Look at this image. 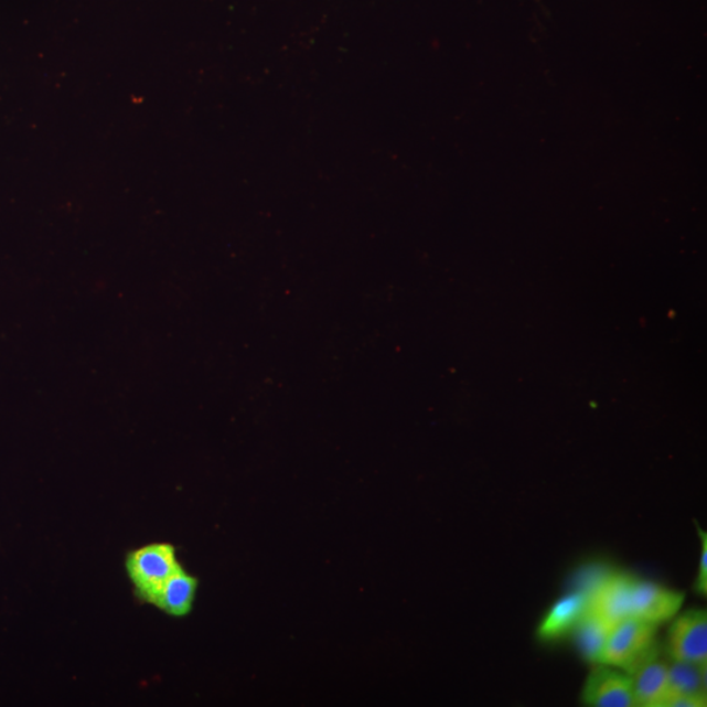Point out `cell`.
<instances>
[{"label": "cell", "mask_w": 707, "mask_h": 707, "mask_svg": "<svg viewBox=\"0 0 707 707\" xmlns=\"http://www.w3.org/2000/svg\"><path fill=\"white\" fill-rule=\"evenodd\" d=\"M668 651L674 662L707 666V612L689 609L677 615L668 634Z\"/></svg>", "instance_id": "obj_4"}, {"label": "cell", "mask_w": 707, "mask_h": 707, "mask_svg": "<svg viewBox=\"0 0 707 707\" xmlns=\"http://www.w3.org/2000/svg\"><path fill=\"white\" fill-rule=\"evenodd\" d=\"M656 626L634 618L619 622L608 636L600 663L629 674L655 650Z\"/></svg>", "instance_id": "obj_2"}, {"label": "cell", "mask_w": 707, "mask_h": 707, "mask_svg": "<svg viewBox=\"0 0 707 707\" xmlns=\"http://www.w3.org/2000/svg\"><path fill=\"white\" fill-rule=\"evenodd\" d=\"M668 669V664L661 661L653 651L630 672L636 706H664L669 695Z\"/></svg>", "instance_id": "obj_7"}, {"label": "cell", "mask_w": 707, "mask_h": 707, "mask_svg": "<svg viewBox=\"0 0 707 707\" xmlns=\"http://www.w3.org/2000/svg\"><path fill=\"white\" fill-rule=\"evenodd\" d=\"M588 675L583 703L593 707H634L636 706L632 677L615 671L612 666L600 663Z\"/></svg>", "instance_id": "obj_5"}, {"label": "cell", "mask_w": 707, "mask_h": 707, "mask_svg": "<svg viewBox=\"0 0 707 707\" xmlns=\"http://www.w3.org/2000/svg\"><path fill=\"white\" fill-rule=\"evenodd\" d=\"M684 599L683 592L635 578L632 591V618L657 625L660 622L674 619L681 612Z\"/></svg>", "instance_id": "obj_6"}, {"label": "cell", "mask_w": 707, "mask_h": 707, "mask_svg": "<svg viewBox=\"0 0 707 707\" xmlns=\"http://www.w3.org/2000/svg\"><path fill=\"white\" fill-rule=\"evenodd\" d=\"M613 628L606 624L593 615L591 612H586L583 618L578 621L576 628L572 629L576 635L577 647L585 660L600 663L601 654L606 647L609 634Z\"/></svg>", "instance_id": "obj_10"}, {"label": "cell", "mask_w": 707, "mask_h": 707, "mask_svg": "<svg viewBox=\"0 0 707 707\" xmlns=\"http://www.w3.org/2000/svg\"><path fill=\"white\" fill-rule=\"evenodd\" d=\"M699 538H701V557H699L696 591L706 597L707 594V535L701 527L697 526Z\"/></svg>", "instance_id": "obj_12"}, {"label": "cell", "mask_w": 707, "mask_h": 707, "mask_svg": "<svg viewBox=\"0 0 707 707\" xmlns=\"http://www.w3.org/2000/svg\"><path fill=\"white\" fill-rule=\"evenodd\" d=\"M199 587V578L189 574L184 567H180L167 580L153 606L171 618L184 619L193 611Z\"/></svg>", "instance_id": "obj_9"}, {"label": "cell", "mask_w": 707, "mask_h": 707, "mask_svg": "<svg viewBox=\"0 0 707 707\" xmlns=\"http://www.w3.org/2000/svg\"><path fill=\"white\" fill-rule=\"evenodd\" d=\"M182 565L172 544L156 543L129 553L126 571L139 598L153 604L167 580Z\"/></svg>", "instance_id": "obj_1"}, {"label": "cell", "mask_w": 707, "mask_h": 707, "mask_svg": "<svg viewBox=\"0 0 707 707\" xmlns=\"http://www.w3.org/2000/svg\"><path fill=\"white\" fill-rule=\"evenodd\" d=\"M635 578L629 574L609 572L588 594L587 611L609 626L632 618V591Z\"/></svg>", "instance_id": "obj_3"}, {"label": "cell", "mask_w": 707, "mask_h": 707, "mask_svg": "<svg viewBox=\"0 0 707 707\" xmlns=\"http://www.w3.org/2000/svg\"><path fill=\"white\" fill-rule=\"evenodd\" d=\"M668 678V698L675 696L706 697V666L704 664L674 662V666H669Z\"/></svg>", "instance_id": "obj_11"}, {"label": "cell", "mask_w": 707, "mask_h": 707, "mask_svg": "<svg viewBox=\"0 0 707 707\" xmlns=\"http://www.w3.org/2000/svg\"><path fill=\"white\" fill-rule=\"evenodd\" d=\"M707 697L704 696H675L667 699L664 707H705Z\"/></svg>", "instance_id": "obj_13"}, {"label": "cell", "mask_w": 707, "mask_h": 707, "mask_svg": "<svg viewBox=\"0 0 707 707\" xmlns=\"http://www.w3.org/2000/svg\"><path fill=\"white\" fill-rule=\"evenodd\" d=\"M588 608V594L582 591L572 592L556 601L545 614L537 635L544 641L561 639L571 632L583 618Z\"/></svg>", "instance_id": "obj_8"}]
</instances>
